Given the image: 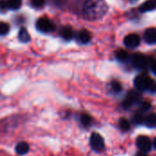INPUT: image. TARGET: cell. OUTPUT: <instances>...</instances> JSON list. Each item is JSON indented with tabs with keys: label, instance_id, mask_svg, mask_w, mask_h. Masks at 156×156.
Masks as SVG:
<instances>
[{
	"label": "cell",
	"instance_id": "obj_1",
	"mask_svg": "<svg viewBox=\"0 0 156 156\" xmlns=\"http://www.w3.org/2000/svg\"><path fill=\"white\" fill-rule=\"evenodd\" d=\"M106 10L107 5L104 0H86L82 7V14L86 19L95 20L101 17Z\"/></svg>",
	"mask_w": 156,
	"mask_h": 156
},
{
	"label": "cell",
	"instance_id": "obj_2",
	"mask_svg": "<svg viewBox=\"0 0 156 156\" xmlns=\"http://www.w3.org/2000/svg\"><path fill=\"white\" fill-rule=\"evenodd\" d=\"M36 27L38 31L43 33H50L53 32L56 28V26L53 21L48 19V17H40L37 20Z\"/></svg>",
	"mask_w": 156,
	"mask_h": 156
},
{
	"label": "cell",
	"instance_id": "obj_3",
	"mask_svg": "<svg viewBox=\"0 0 156 156\" xmlns=\"http://www.w3.org/2000/svg\"><path fill=\"white\" fill-rule=\"evenodd\" d=\"M91 148L96 152H101L104 149V140L102 136L97 133H93L90 138Z\"/></svg>",
	"mask_w": 156,
	"mask_h": 156
},
{
	"label": "cell",
	"instance_id": "obj_4",
	"mask_svg": "<svg viewBox=\"0 0 156 156\" xmlns=\"http://www.w3.org/2000/svg\"><path fill=\"white\" fill-rule=\"evenodd\" d=\"M140 100H141V96H140L139 92L135 91V90H131L125 97V99L122 102V106L125 109L131 108L133 104L139 102Z\"/></svg>",
	"mask_w": 156,
	"mask_h": 156
},
{
	"label": "cell",
	"instance_id": "obj_5",
	"mask_svg": "<svg viewBox=\"0 0 156 156\" xmlns=\"http://www.w3.org/2000/svg\"><path fill=\"white\" fill-rule=\"evenodd\" d=\"M132 63L133 65L139 69H144L148 65V58L143 54H134L132 57Z\"/></svg>",
	"mask_w": 156,
	"mask_h": 156
},
{
	"label": "cell",
	"instance_id": "obj_6",
	"mask_svg": "<svg viewBox=\"0 0 156 156\" xmlns=\"http://www.w3.org/2000/svg\"><path fill=\"white\" fill-rule=\"evenodd\" d=\"M136 144H137L138 148L141 150V152L148 153L152 149V142L150 138L147 136H144V135L139 136L136 140Z\"/></svg>",
	"mask_w": 156,
	"mask_h": 156
},
{
	"label": "cell",
	"instance_id": "obj_7",
	"mask_svg": "<svg viewBox=\"0 0 156 156\" xmlns=\"http://www.w3.org/2000/svg\"><path fill=\"white\" fill-rule=\"evenodd\" d=\"M141 38L137 34H129L124 38V44L130 48H134L139 46Z\"/></svg>",
	"mask_w": 156,
	"mask_h": 156
},
{
	"label": "cell",
	"instance_id": "obj_8",
	"mask_svg": "<svg viewBox=\"0 0 156 156\" xmlns=\"http://www.w3.org/2000/svg\"><path fill=\"white\" fill-rule=\"evenodd\" d=\"M148 76L146 75H139L134 80V86L138 90H146V81Z\"/></svg>",
	"mask_w": 156,
	"mask_h": 156
},
{
	"label": "cell",
	"instance_id": "obj_9",
	"mask_svg": "<svg viewBox=\"0 0 156 156\" xmlns=\"http://www.w3.org/2000/svg\"><path fill=\"white\" fill-rule=\"evenodd\" d=\"M59 35L65 40H71L75 37L74 31H73L72 27H69V26L62 27L61 29H60V31H59Z\"/></svg>",
	"mask_w": 156,
	"mask_h": 156
},
{
	"label": "cell",
	"instance_id": "obj_10",
	"mask_svg": "<svg viewBox=\"0 0 156 156\" xmlns=\"http://www.w3.org/2000/svg\"><path fill=\"white\" fill-rule=\"evenodd\" d=\"M77 40L79 43H81V44H87L90 41L91 39V35L90 33L86 30V29H82L80 30L78 34H77V37H76Z\"/></svg>",
	"mask_w": 156,
	"mask_h": 156
},
{
	"label": "cell",
	"instance_id": "obj_11",
	"mask_svg": "<svg viewBox=\"0 0 156 156\" xmlns=\"http://www.w3.org/2000/svg\"><path fill=\"white\" fill-rule=\"evenodd\" d=\"M144 40L149 44H154L156 43V28L151 27L147 28L144 32Z\"/></svg>",
	"mask_w": 156,
	"mask_h": 156
},
{
	"label": "cell",
	"instance_id": "obj_12",
	"mask_svg": "<svg viewBox=\"0 0 156 156\" xmlns=\"http://www.w3.org/2000/svg\"><path fill=\"white\" fill-rule=\"evenodd\" d=\"M15 150L18 155H25L29 152V145L25 142H20L16 145Z\"/></svg>",
	"mask_w": 156,
	"mask_h": 156
},
{
	"label": "cell",
	"instance_id": "obj_13",
	"mask_svg": "<svg viewBox=\"0 0 156 156\" xmlns=\"http://www.w3.org/2000/svg\"><path fill=\"white\" fill-rule=\"evenodd\" d=\"M141 12H148L156 9V0H147L140 6Z\"/></svg>",
	"mask_w": 156,
	"mask_h": 156
},
{
	"label": "cell",
	"instance_id": "obj_14",
	"mask_svg": "<svg viewBox=\"0 0 156 156\" xmlns=\"http://www.w3.org/2000/svg\"><path fill=\"white\" fill-rule=\"evenodd\" d=\"M144 124L149 128H154L156 126V114L150 113L144 118Z\"/></svg>",
	"mask_w": 156,
	"mask_h": 156
},
{
	"label": "cell",
	"instance_id": "obj_15",
	"mask_svg": "<svg viewBox=\"0 0 156 156\" xmlns=\"http://www.w3.org/2000/svg\"><path fill=\"white\" fill-rule=\"evenodd\" d=\"M5 2L7 9L10 10H17L22 5V0H5Z\"/></svg>",
	"mask_w": 156,
	"mask_h": 156
},
{
	"label": "cell",
	"instance_id": "obj_16",
	"mask_svg": "<svg viewBox=\"0 0 156 156\" xmlns=\"http://www.w3.org/2000/svg\"><path fill=\"white\" fill-rule=\"evenodd\" d=\"M18 38L21 42L27 43L30 40V35L25 27H21L18 33Z\"/></svg>",
	"mask_w": 156,
	"mask_h": 156
},
{
	"label": "cell",
	"instance_id": "obj_17",
	"mask_svg": "<svg viewBox=\"0 0 156 156\" xmlns=\"http://www.w3.org/2000/svg\"><path fill=\"white\" fill-rule=\"evenodd\" d=\"M146 90H149L152 93H156V81L149 77L146 81Z\"/></svg>",
	"mask_w": 156,
	"mask_h": 156
},
{
	"label": "cell",
	"instance_id": "obj_18",
	"mask_svg": "<svg viewBox=\"0 0 156 156\" xmlns=\"http://www.w3.org/2000/svg\"><path fill=\"white\" fill-rule=\"evenodd\" d=\"M91 122H92V119L89 114H81L80 115V123L83 126L88 127L91 124Z\"/></svg>",
	"mask_w": 156,
	"mask_h": 156
},
{
	"label": "cell",
	"instance_id": "obj_19",
	"mask_svg": "<svg viewBox=\"0 0 156 156\" xmlns=\"http://www.w3.org/2000/svg\"><path fill=\"white\" fill-rule=\"evenodd\" d=\"M10 30V27L7 23L0 21V36H5L8 34Z\"/></svg>",
	"mask_w": 156,
	"mask_h": 156
},
{
	"label": "cell",
	"instance_id": "obj_20",
	"mask_svg": "<svg viewBox=\"0 0 156 156\" xmlns=\"http://www.w3.org/2000/svg\"><path fill=\"white\" fill-rule=\"evenodd\" d=\"M111 89H112V90L113 92L118 93V92L122 91V84H121L119 81L113 80V81H112V83H111Z\"/></svg>",
	"mask_w": 156,
	"mask_h": 156
},
{
	"label": "cell",
	"instance_id": "obj_21",
	"mask_svg": "<svg viewBox=\"0 0 156 156\" xmlns=\"http://www.w3.org/2000/svg\"><path fill=\"white\" fill-rule=\"evenodd\" d=\"M116 58L120 61H125L128 58V53L123 49H120L116 52Z\"/></svg>",
	"mask_w": 156,
	"mask_h": 156
},
{
	"label": "cell",
	"instance_id": "obj_22",
	"mask_svg": "<svg viewBox=\"0 0 156 156\" xmlns=\"http://www.w3.org/2000/svg\"><path fill=\"white\" fill-rule=\"evenodd\" d=\"M144 112H139L137 113H135V115L133 116V122L136 124H141L143 122H144Z\"/></svg>",
	"mask_w": 156,
	"mask_h": 156
},
{
	"label": "cell",
	"instance_id": "obj_23",
	"mask_svg": "<svg viewBox=\"0 0 156 156\" xmlns=\"http://www.w3.org/2000/svg\"><path fill=\"white\" fill-rule=\"evenodd\" d=\"M120 126H121V129L122 131H128L130 129L131 124H130V122L127 119L122 118V119L120 120Z\"/></svg>",
	"mask_w": 156,
	"mask_h": 156
},
{
	"label": "cell",
	"instance_id": "obj_24",
	"mask_svg": "<svg viewBox=\"0 0 156 156\" xmlns=\"http://www.w3.org/2000/svg\"><path fill=\"white\" fill-rule=\"evenodd\" d=\"M45 0H31L30 4L35 8H41L45 5Z\"/></svg>",
	"mask_w": 156,
	"mask_h": 156
},
{
	"label": "cell",
	"instance_id": "obj_25",
	"mask_svg": "<svg viewBox=\"0 0 156 156\" xmlns=\"http://www.w3.org/2000/svg\"><path fill=\"white\" fill-rule=\"evenodd\" d=\"M150 108H151V104L149 102H143L142 107H141V112H147L148 110H150Z\"/></svg>",
	"mask_w": 156,
	"mask_h": 156
},
{
	"label": "cell",
	"instance_id": "obj_26",
	"mask_svg": "<svg viewBox=\"0 0 156 156\" xmlns=\"http://www.w3.org/2000/svg\"><path fill=\"white\" fill-rule=\"evenodd\" d=\"M5 10H7V6H6L5 0H0V11L5 12Z\"/></svg>",
	"mask_w": 156,
	"mask_h": 156
},
{
	"label": "cell",
	"instance_id": "obj_27",
	"mask_svg": "<svg viewBox=\"0 0 156 156\" xmlns=\"http://www.w3.org/2000/svg\"><path fill=\"white\" fill-rule=\"evenodd\" d=\"M151 69L153 70V72L156 75V60L153 61V62L151 63Z\"/></svg>",
	"mask_w": 156,
	"mask_h": 156
},
{
	"label": "cell",
	"instance_id": "obj_28",
	"mask_svg": "<svg viewBox=\"0 0 156 156\" xmlns=\"http://www.w3.org/2000/svg\"><path fill=\"white\" fill-rule=\"evenodd\" d=\"M136 156H147L145 154V153H144V152H141V153H138Z\"/></svg>",
	"mask_w": 156,
	"mask_h": 156
},
{
	"label": "cell",
	"instance_id": "obj_29",
	"mask_svg": "<svg viewBox=\"0 0 156 156\" xmlns=\"http://www.w3.org/2000/svg\"><path fill=\"white\" fill-rule=\"evenodd\" d=\"M153 144H154V148L156 149V138L154 139V143H153Z\"/></svg>",
	"mask_w": 156,
	"mask_h": 156
}]
</instances>
